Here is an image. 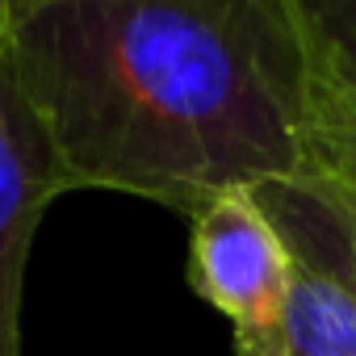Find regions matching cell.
Masks as SVG:
<instances>
[{
	"label": "cell",
	"instance_id": "cell-1",
	"mask_svg": "<svg viewBox=\"0 0 356 356\" xmlns=\"http://www.w3.org/2000/svg\"><path fill=\"white\" fill-rule=\"evenodd\" d=\"M9 51L63 193L109 189L193 218L306 172L289 0H9Z\"/></svg>",
	"mask_w": 356,
	"mask_h": 356
},
{
	"label": "cell",
	"instance_id": "cell-2",
	"mask_svg": "<svg viewBox=\"0 0 356 356\" xmlns=\"http://www.w3.org/2000/svg\"><path fill=\"white\" fill-rule=\"evenodd\" d=\"M189 222V289L231 323L235 339L268 331L285 310L298 260L252 189L222 193Z\"/></svg>",
	"mask_w": 356,
	"mask_h": 356
},
{
	"label": "cell",
	"instance_id": "cell-3",
	"mask_svg": "<svg viewBox=\"0 0 356 356\" xmlns=\"http://www.w3.org/2000/svg\"><path fill=\"white\" fill-rule=\"evenodd\" d=\"M63 197L47 130L17 80L9 51V0H0V356H22L26 264L47 206Z\"/></svg>",
	"mask_w": 356,
	"mask_h": 356
},
{
	"label": "cell",
	"instance_id": "cell-4",
	"mask_svg": "<svg viewBox=\"0 0 356 356\" xmlns=\"http://www.w3.org/2000/svg\"><path fill=\"white\" fill-rule=\"evenodd\" d=\"M252 197L281 231L298 268L356 298V189L306 168L298 176L256 185Z\"/></svg>",
	"mask_w": 356,
	"mask_h": 356
},
{
	"label": "cell",
	"instance_id": "cell-5",
	"mask_svg": "<svg viewBox=\"0 0 356 356\" xmlns=\"http://www.w3.org/2000/svg\"><path fill=\"white\" fill-rule=\"evenodd\" d=\"M235 356H356V298L298 268L281 318L235 339Z\"/></svg>",
	"mask_w": 356,
	"mask_h": 356
},
{
	"label": "cell",
	"instance_id": "cell-6",
	"mask_svg": "<svg viewBox=\"0 0 356 356\" xmlns=\"http://www.w3.org/2000/svg\"><path fill=\"white\" fill-rule=\"evenodd\" d=\"M310 101L356 109V0H289Z\"/></svg>",
	"mask_w": 356,
	"mask_h": 356
},
{
	"label": "cell",
	"instance_id": "cell-7",
	"mask_svg": "<svg viewBox=\"0 0 356 356\" xmlns=\"http://www.w3.org/2000/svg\"><path fill=\"white\" fill-rule=\"evenodd\" d=\"M306 168L327 172V176H335L339 185L356 189V109L310 101Z\"/></svg>",
	"mask_w": 356,
	"mask_h": 356
}]
</instances>
